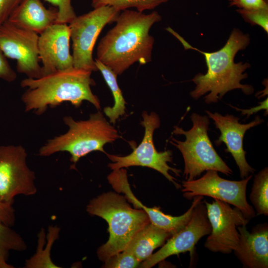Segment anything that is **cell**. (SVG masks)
<instances>
[{
	"label": "cell",
	"instance_id": "obj_10",
	"mask_svg": "<svg viewBox=\"0 0 268 268\" xmlns=\"http://www.w3.org/2000/svg\"><path fill=\"white\" fill-rule=\"evenodd\" d=\"M27 154L21 145L0 146V200L13 204L20 195L37 192L35 175L26 163Z\"/></svg>",
	"mask_w": 268,
	"mask_h": 268
},
{
	"label": "cell",
	"instance_id": "obj_9",
	"mask_svg": "<svg viewBox=\"0 0 268 268\" xmlns=\"http://www.w3.org/2000/svg\"><path fill=\"white\" fill-rule=\"evenodd\" d=\"M217 172L210 170L201 178L183 181V197L189 200L198 196L209 197L232 204L249 220L255 217L254 209L246 198L247 184L253 175L240 181H232L221 178Z\"/></svg>",
	"mask_w": 268,
	"mask_h": 268
},
{
	"label": "cell",
	"instance_id": "obj_15",
	"mask_svg": "<svg viewBox=\"0 0 268 268\" xmlns=\"http://www.w3.org/2000/svg\"><path fill=\"white\" fill-rule=\"evenodd\" d=\"M70 31L66 23H56L39 35L38 50L42 76L73 67L69 52Z\"/></svg>",
	"mask_w": 268,
	"mask_h": 268
},
{
	"label": "cell",
	"instance_id": "obj_25",
	"mask_svg": "<svg viewBox=\"0 0 268 268\" xmlns=\"http://www.w3.org/2000/svg\"><path fill=\"white\" fill-rule=\"evenodd\" d=\"M237 12L244 20L252 25L261 27L268 32V7L257 9H238Z\"/></svg>",
	"mask_w": 268,
	"mask_h": 268
},
{
	"label": "cell",
	"instance_id": "obj_26",
	"mask_svg": "<svg viewBox=\"0 0 268 268\" xmlns=\"http://www.w3.org/2000/svg\"><path fill=\"white\" fill-rule=\"evenodd\" d=\"M140 263L133 255L124 251L107 259L103 268H133L137 267Z\"/></svg>",
	"mask_w": 268,
	"mask_h": 268
},
{
	"label": "cell",
	"instance_id": "obj_5",
	"mask_svg": "<svg viewBox=\"0 0 268 268\" xmlns=\"http://www.w3.org/2000/svg\"><path fill=\"white\" fill-rule=\"evenodd\" d=\"M63 121L68 127L67 132L49 139L39 149V155L49 156L67 151L71 155L70 161L74 166L81 157L92 151L105 152L104 146L120 137L100 112L91 114L86 120L76 121L70 116H66Z\"/></svg>",
	"mask_w": 268,
	"mask_h": 268
},
{
	"label": "cell",
	"instance_id": "obj_19",
	"mask_svg": "<svg viewBox=\"0 0 268 268\" xmlns=\"http://www.w3.org/2000/svg\"><path fill=\"white\" fill-rule=\"evenodd\" d=\"M171 236L169 233L150 222L134 235L124 251L141 262L147 259L155 249L163 246Z\"/></svg>",
	"mask_w": 268,
	"mask_h": 268
},
{
	"label": "cell",
	"instance_id": "obj_32",
	"mask_svg": "<svg viewBox=\"0 0 268 268\" xmlns=\"http://www.w3.org/2000/svg\"><path fill=\"white\" fill-rule=\"evenodd\" d=\"M232 108L235 109L237 111H239L241 112V115H246V119H248L251 115L254 113L261 111V110H265V114L267 115L268 113V98L264 101L260 102V105L254 107H252L249 109H241L236 107H234L230 105Z\"/></svg>",
	"mask_w": 268,
	"mask_h": 268
},
{
	"label": "cell",
	"instance_id": "obj_23",
	"mask_svg": "<svg viewBox=\"0 0 268 268\" xmlns=\"http://www.w3.org/2000/svg\"><path fill=\"white\" fill-rule=\"evenodd\" d=\"M249 198L258 215H268V168L255 175Z\"/></svg>",
	"mask_w": 268,
	"mask_h": 268
},
{
	"label": "cell",
	"instance_id": "obj_4",
	"mask_svg": "<svg viewBox=\"0 0 268 268\" xmlns=\"http://www.w3.org/2000/svg\"><path fill=\"white\" fill-rule=\"evenodd\" d=\"M89 214L101 217L108 224L109 237L97 250L98 258L105 262L124 251L134 235L150 223L146 213L132 207L124 196L109 192L92 199L86 207Z\"/></svg>",
	"mask_w": 268,
	"mask_h": 268
},
{
	"label": "cell",
	"instance_id": "obj_31",
	"mask_svg": "<svg viewBox=\"0 0 268 268\" xmlns=\"http://www.w3.org/2000/svg\"><path fill=\"white\" fill-rule=\"evenodd\" d=\"M22 0H0V24L6 21Z\"/></svg>",
	"mask_w": 268,
	"mask_h": 268
},
{
	"label": "cell",
	"instance_id": "obj_30",
	"mask_svg": "<svg viewBox=\"0 0 268 268\" xmlns=\"http://www.w3.org/2000/svg\"><path fill=\"white\" fill-rule=\"evenodd\" d=\"M230 6L240 9H251L268 7L266 0H229Z\"/></svg>",
	"mask_w": 268,
	"mask_h": 268
},
{
	"label": "cell",
	"instance_id": "obj_27",
	"mask_svg": "<svg viewBox=\"0 0 268 268\" xmlns=\"http://www.w3.org/2000/svg\"><path fill=\"white\" fill-rule=\"evenodd\" d=\"M57 7L58 18L56 23H69L77 16L73 8L71 0H45Z\"/></svg>",
	"mask_w": 268,
	"mask_h": 268
},
{
	"label": "cell",
	"instance_id": "obj_17",
	"mask_svg": "<svg viewBox=\"0 0 268 268\" xmlns=\"http://www.w3.org/2000/svg\"><path fill=\"white\" fill-rule=\"evenodd\" d=\"M239 243L233 251L244 268H268V225L259 224L250 232L246 225L239 226Z\"/></svg>",
	"mask_w": 268,
	"mask_h": 268
},
{
	"label": "cell",
	"instance_id": "obj_22",
	"mask_svg": "<svg viewBox=\"0 0 268 268\" xmlns=\"http://www.w3.org/2000/svg\"><path fill=\"white\" fill-rule=\"evenodd\" d=\"M26 249L27 245L21 236L0 221V268H14L7 263L9 252H22Z\"/></svg>",
	"mask_w": 268,
	"mask_h": 268
},
{
	"label": "cell",
	"instance_id": "obj_28",
	"mask_svg": "<svg viewBox=\"0 0 268 268\" xmlns=\"http://www.w3.org/2000/svg\"><path fill=\"white\" fill-rule=\"evenodd\" d=\"M15 211L12 204L0 200V221L10 227L15 223Z\"/></svg>",
	"mask_w": 268,
	"mask_h": 268
},
{
	"label": "cell",
	"instance_id": "obj_7",
	"mask_svg": "<svg viewBox=\"0 0 268 268\" xmlns=\"http://www.w3.org/2000/svg\"><path fill=\"white\" fill-rule=\"evenodd\" d=\"M142 117L143 120L141 122V125L144 128L145 131L140 143L137 147L133 148L131 154L125 156L106 153L112 162L108 164V167L112 170L132 166L148 167L160 172L177 188H180L181 185L170 173L172 172L177 176H180L181 172L180 170L168 165L169 162L172 161V151L167 150L158 152L154 144V132L160 125L158 115L155 112L148 114L147 112L144 111Z\"/></svg>",
	"mask_w": 268,
	"mask_h": 268
},
{
	"label": "cell",
	"instance_id": "obj_11",
	"mask_svg": "<svg viewBox=\"0 0 268 268\" xmlns=\"http://www.w3.org/2000/svg\"><path fill=\"white\" fill-rule=\"evenodd\" d=\"M38 39L37 33L17 27L8 20L0 24V50L5 57L16 60L17 71L28 78L42 76Z\"/></svg>",
	"mask_w": 268,
	"mask_h": 268
},
{
	"label": "cell",
	"instance_id": "obj_20",
	"mask_svg": "<svg viewBox=\"0 0 268 268\" xmlns=\"http://www.w3.org/2000/svg\"><path fill=\"white\" fill-rule=\"evenodd\" d=\"M95 63L98 70H100L108 86L112 93L114 105L113 107H106L104 112L109 119L110 122L115 124L120 116L125 114L126 104L122 92L117 83V75L108 67L102 63L97 59Z\"/></svg>",
	"mask_w": 268,
	"mask_h": 268
},
{
	"label": "cell",
	"instance_id": "obj_16",
	"mask_svg": "<svg viewBox=\"0 0 268 268\" xmlns=\"http://www.w3.org/2000/svg\"><path fill=\"white\" fill-rule=\"evenodd\" d=\"M107 179L117 192L123 193L126 200L136 208L144 211L151 223L161 228L171 236L181 230L189 221L193 211L191 206L187 211L179 216L165 214L159 207H148L144 205L134 195L129 184L127 170L124 168L113 170Z\"/></svg>",
	"mask_w": 268,
	"mask_h": 268
},
{
	"label": "cell",
	"instance_id": "obj_2",
	"mask_svg": "<svg viewBox=\"0 0 268 268\" xmlns=\"http://www.w3.org/2000/svg\"><path fill=\"white\" fill-rule=\"evenodd\" d=\"M180 40L185 49L195 50L204 55L207 70L205 74L198 73L191 80L196 84L191 96L197 100L207 93L204 97L206 104L217 103L228 91L240 89L246 95L252 94L253 87L240 83L248 77L245 72L250 67L248 63L234 62L237 52L244 50L250 43L248 34L238 29L231 32L226 43L220 50L213 52H205L192 47L182 37L173 33Z\"/></svg>",
	"mask_w": 268,
	"mask_h": 268
},
{
	"label": "cell",
	"instance_id": "obj_18",
	"mask_svg": "<svg viewBox=\"0 0 268 268\" xmlns=\"http://www.w3.org/2000/svg\"><path fill=\"white\" fill-rule=\"evenodd\" d=\"M58 9L46 8L40 0H22L7 20L15 26L40 34L56 23Z\"/></svg>",
	"mask_w": 268,
	"mask_h": 268
},
{
	"label": "cell",
	"instance_id": "obj_14",
	"mask_svg": "<svg viewBox=\"0 0 268 268\" xmlns=\"http://www.w3.org/2000/svg\"><path fill=\"white\" fill-rule=\"evenodd\" d=\"M209 118L214 122L216 128L220 132L218 138L215 141L217 146L222 142L226 146L225 151L229 152L233 157L240 172L241 178L244 179L252 174L255 169L248 163L246 158V151L243 148V138L245 133L250 129L263 123L264 120L257 116L254 120L248 124H241L239 118L232 115L223 116L217 112L205 111Z\"/></svg>",
	"mask_w": 268,
	"mask_h": 268
},
{
	"label": "cell",
	"instance_id": "obj_6",
	"mask_svg": "<svg viewBox=\"0 0 268 268\" xmlns=\"http://www.w3.org/2000/svg\"><path fill=\"white\" fill-rule=\"evenodd\" d=\"M193 126L188 131L175 126L173 133L185 136V141L173 137L170 143L177 147L183 156L185 180L197 179L204 171L212 170L227 176L232 175L231 169L216 151L208 135V117L193 113L190 116Z\"/></svg>",
	"mask_w": 268,
	"mask_h": 268
},
{
	"label": "cell",
	"instance_id": "obj_21",
	"mask_svg": "<svg viewBox=\"0 0 268 268\" xmlns=\"http://www.w3.org/2000/svg\"><path fill=\"white\" fill-rule=\"evenodd\" d=\"M60 228L57 226H50L48 228L47 242L44 249L46 235L42 229L38 234V245L36 252L31 258L25 262L24 268H59L51 260V250L53 244L59 235Z\"/></svg>",
	"mask_w": 268,
	"mask_h": 268
},
{
	"label": "cell",
	"instance_id": "obj_1",
	"mask_svg": "<svg viewBox=\"0 0 268 268\" xmlns=\"http://www.w3.org/2000/svg\"><path fill=\"white\" fill-rule=\"evenodd\" d=\"M161 19L155 11L149 14L126 9L119 15L115 26L100 40L97 58L117 75L134 63L145 65L151 61L154 38L152 26Z\"/></svg>",
	"mask_w": 268,
	"mask_h": 268
},
{
	"label": "cell",
	"instance_id": "obj_8",
	"mask_svg": "<svg viewBox=\"0 0 268 268\" xmlns=\"http://www.w3.org/2000/svg\"><path fill=\"white\" fill-rule=\"evenodd\" d=\"M120 12L112 6H101L76 16L69 23L74 68L98 70L92 57L96 41L104 26L115 22Z\"/></svg>",
	"mask_w": 268,
	"mask_h": 268
},
{
	"label": "cell",
	"instance_id": "obj_12",
	"mask_svg": "<svg viewBox=\"0 0 268 268\" xmlns=\"http://www.w3.org/2000/svg\"><path fill=\"white\" fill-rule=\"evenodd\" d=\"M211 230L204 246L212 252L231 253L239 241L237 227L249 222L237 208L226 202L214 199L211 203L204 200Z\"/></svg>",
	"mask_w": 268,
	"mask_h": 268
},
{
	"label": "cell",
	"instance_id": "obj_24",
	"mask_svg": "<svg viewBox=\"0 0 268 268\" xmlns=\"http://www.w3.org/2000/svg\"><path fill=\"white\" fill-rule=\"evenodd\" d=\"M168 0H92L94 8L103 6H112L119 11L134 7L138 11L152 9Z\"/></svg>",
	"mask_w": 268,
	"mask_h": 268
},
{
	"label": "cell",
	"instance_id": "obj_3",
	"mask_svg": "<svg viewBox=\"0 0 268 268\" xmlns=\"http://www.w3.org/2000/svg\"><path fill=\"white\" fill-rule=\"evenodd\" d=\"M91 73L73 67L38 78L27 77L22 80L21 86L27 87L21 97L25 112L33 111L35 114L41 115L49 107L68 102L79 107L83 101L89 102L99 109L100 101L91 89L95 84L91 77Z\"/></svg>",
	"mask_w": 268,
	"mask_h": 268
},
{
	"label": "cell",
	"instance_id": "obj_29",
	"mask_svg": "<svg viewBox=\"0 0 268 268\" xmlns=\"http://www.w3.org/2000/svg\"><path fill=\"white\" fill-rule=\"evenodd\" d=\"M5 57L0 50V78L10 82L16 79V74L8 64Z\"/></svg>",
	"mask_w": 268,
	"mask_h": 268
},
{
	"label": "cell",
	"instance_id": "obj_13",
	"mask_svg": "<svg viewBox=\"0 0 268 268\" xmlns=\"http://www.w3.org/2000/svg\"><path fill=\"white\" fill-rule=\"evenodd\" d=\"M211 227L206 206L202 200L194 207L188 223L167 240L162 248L144 261L141 268H150L168 257L189 252L192 259L195 246L203 236L210 234Z\"/></svg>",
	"mask_w": 268,
	"mask_h": 268
}]
</instances>
